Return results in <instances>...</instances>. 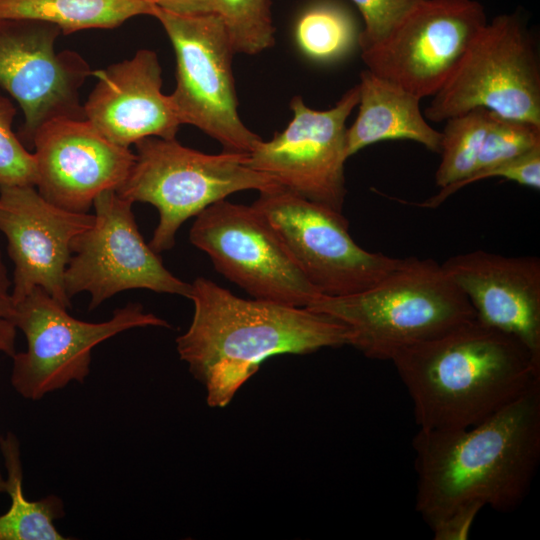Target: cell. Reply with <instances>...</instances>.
<instances>
[{
  "mask_svg": "<svg viewBox=\"0 0 540 540\" xmlns=\"http://www.w3.org/2000/svg\"><path fill=\"white\" fill-rule=\"evenodd\" d=\"M358 114L347 128L346 154L387 140H411L440 153L442 133L430 126L421 99L365 69L360 73Z\"/></svg>",
  "mask_w": 540,
  "mask_h": 540,
  "instance_id": "19",
  "label": "cell"
},
{
  "mask_svg": "<svg viewBox=\"0 0 540 540\" xmlns=\"http://www.w3.org/2000/svg\"><path fill=\"white\" fill-rule=\"evenodd\" d=\"M358 101V85L327 110L312 109L302 97H293V117L287 127L271 140H259L247 154V164L273 177L280 186L343 212L346 121Z\"/></svg>",
  "mask_w": 540,
  "mask_h": 540,
  "instance_id": "13",
  "label": "cell"
},
{
  "mask_svg": "<svg viewBox=\"0 0 540 540\" xmlns=\"http://www.w3.org/2000/svg\"><path fill=\"white\" fill-rule=\"evenodd\" d=\"M11 281L0 250V352L13 357L16 353L15 303L12 297Z\"/></svg>",
  "mask_w": 540,
  "mask_h": 540,
  "instance_id": "30",
  "label": "cell"
},
{
  "mask_svg": "<svg viewBox=\"0 0 540 540\" xmlns=\"http://www.w3.org/2000/svg\"><path fill=\"white\" fill-rule=\"evenodd\" d=\"M419 429H465L540 383V358L477 318L392 359Z\"/></svg>",
  "mask_w": 540,
  "mask_h": 540,
  "instance_id": "3",
  "label": "cell"
},
{
  "mask_svg": "<svg viewBox=\"0 0 540 540\" xmlns=\"http://www.w3.org/2000/svg\"><path fill=\"white\" fill-rule=\"evenodd\" d=\"M482 323L508 333L540 358V259L484 250L441 264Z\"/></svg>",
  "mask_w": 540,
  "mask_h": 540,
  "instance_id": "17",
  "label": "cell"
},
{
  "mask_svg": "<svg viewBox=\"0 0 540 540\" xmlns=\"http://www.w3.org/2000/svg\"><path fill=\"white\" fill-rule=\"evenodd\" d=\"M271 5V0H212L235 54L256 55L275 44Z\"/></svg>",
  "mask_w": 540,
  "mask_h": 540,
  "instance_id": "24",
  "label": "cell"
},
{
  "mask_svg": "<svg viewBox=\"0 0 540 540\" xmlns=\"http://www.w3.org/2000/svg\"><path fill=\"white\" fill-rule=\"evenodd\" d=\"M16 112L12 101L0 94V186H36L34 154L12 130Z\"/></svg>",
  "mask_w": 540,
  "mask_h": 540,
  "instance_id": "26",
  "label": "cell"
},
{
  "mask_svg": "<svg viewBox=\"0 0 540 540\" xmlns=\"http://www.w3.org/2000/svg\"><path fill=\"white\" fill-rule=\"evenodd\" d=\"M176 56V87L169 95L182 124L195 126L218 141L223 151L248 154L261 138L238 112L232 70L235 54L220 18L214 13L177 15L158 6Z\"/></svg>",
  "mask_w": 540,
  "mask_h": 540,
  "instance_id": "8",
  "label": "cell"
},
{
  "mask_svg": "<svg viewBox=\"0 0 540 540\" xmlns=\"http://www.w3.org/2000/svg\"><path fill=\"white\" fill-rule=\"evenodd\" d=\"M97 83L83 105L85 119L108 141L129 148L146 137L174 139L181 125L155 51L93 70Z\"/></svg>",
  "mask_w": 540,
  "mask_h": 540,
  "instance_id": "18",
  "label": "cell"
},
{
  "mask_svg": "<svg viewBox=\"0 0 540 540\" xmlns=\"http://www.w3.org/2000/svg\"><path fill=\"white\" fill-rule=\"evenodd\" d=\"M306 308L331 317L348 345L370 359L389 360L418 343L476 318L463 291L433 259L403 258L372 287L347 296L321 295Z\"/></svg>",
  "mask_w": 540,
  "mask_h": 540,
  "instance_id": "4",
  "label": "cell"
},
{
  "mask_svg": "<svg viewBox=\"0 0 540 540\" xmlns=\"http://www.w3.org/2000/svg\"><path fill=\"white\" fill-rule=\"evenodd\" d=\"M156 7L150 0H0V19L48 22L68 35L117 28L134 16H153Z\"/></svg>",
  "mask_w": 540,
  "mask_h": 540,
  "instance_id": "20",
  "label": "cell"
},
{
  "mask_svg": "<svg viewBox=\"0 0 540 540\" xmlns=\"http://www.w3.org/2000/svg\"><path fill=\"white\" fill-rule=\"evenodd\" d=\"M487 21L475 0H421L361 57L373 74L420 99L433 96Z\"/></svg>",
  "mask_w": 540,
  "mask_h": 540,
  "instance_id": "12",
  "label": "cell"
},
{
  "mask_svg": "<svg viewBox=\"0 0 540 540\" xmlns=\"http://www.w3.org/2000/svg\"><path fill=\"white\" fill-rule=\"evenodd\" d=\"M363 18L358 35L361 51L382 41L402 17L421 0H351Z\"/></svg>",
  "mask_w": 540,
  "mask_h": 540,
  "instance_id": "28",
  "label": "cell"
},
{
  "mask_svg": "<svg viewBox=\"0 0 540 540\" xmlns=\"http://www.w3.org/2000/svg\"><path fill=\"white\" fill-rule=\"evenodd\" d=\"M94 215L71 212L44 199L35 186H0V231L14 263V303L36 287L66 308L71 299L64 284L71 242L87 230Z\"/></svg>",
  "mask_w": 540,
  "mask_h": 540,
  "instance_id": "15",
  "label": "cell"
},
{
  "mask_svg": "<svg viewBox=\"0 0 540 540\" xmlns=\"http://www.w3.org/2000/svg\"><path fill=\"white\" fill-rule=\"evenodd\" d=\"M432 97L424 117L433 122L481 107L540 126V64L522 13L487 21Z\"/></svg>",
  "mask_w": 540,
  "mask_h": 540,
  "instance_id": "6",
  "label": "cell"
},
{
  "mask_svg": "<svg viewBox=\"0 0 540 540\" xmlns=\"http://www.w3.org/2000/svg\"><path fill=\"white\" fill-rule=\"evenodd\" d=\"M190 242L216 270L255 299L307 307L323 295L252 206L218 201L196 216Z\"/></svg>",
  "mask_w": 540,
  "mask_h": 540,
  "instance_id": "10",
  "label": "cell"
},
{
  "mask_svg": "<svg viewBox=\"0 0 540 540\" xmlns=\"http://www.w3.org/2000/svg\"><path fill=\"white\" fill-rule=\"evenodd\" d=\"M539 148V125L491 112L475 171L512 161Z\"/></svg>",
  "mask_w": 540,
  "mask_h": 540,
  "instance_id": "25",
  "label": "cell"
},
{
  "mask_svg": "<svg viewBox=\"0 0 540 540\" xmlns=\"http://www.w3.org/2000/svg\"><path fill=\"white\" fill-rule=\"evenodd\" d=\"M190 326L176 339L179 357L206 390L210 407L227 406L268 358L309 354L349 343L337 320L296 307L243 299L208 278L191 283Z\"/></svg>",
  "mask_w": 540,
  "mask_h": 540,
  "instance_id": "2",
  "label": "cell"
},
{
  "mask_svg": "<svg viewBox=\"0 0 540 540\" xmlns=\"http://www.w3.org/2000/svg\"><path fill=\"white\" fill-rule=\"evenodd\" d=\"M294 35L305 56L330 62L346 55L358 43L359 33L347 10L332 2H319L301 13Z\"/></svg>",
  "mask_w": 540,
  "mask_h": 540,
  "instance_id": "22",
  "label": "cell"
},
{
  "mask_svg": "<svg viewBox=\"0 0 540 540\" xmlns=\"http://www.w3.org/2000/svg\"><path fill=\"white\" fill-rule=\"evenodd\" d=\"M32 148L39 194L77 213H87L101 192L117 190L135 160L130 148L108 141L86 119L45 123Z\"/></svg>",
  "mask_w": 540,
  "mask_h": 540,
  "instance_id": "16",
  "label": "cell"
},
{
  "mask_svg": "<svg viewBox=\"0 0 540 540\" xmlns=\"http://www.w3.org/2000/svg\"><path fill=\"white\" fill-rule=\"evenodd\" d=\"M67 309L40 287L15 303L14 321L26 338V350L12 357L10 383L27 400L38 401L71 382L84 383L92 350L101 342L132 328H170L140 303L115 309L103 322L79 320Z\"/></svg>",
  "mask_w": 540,
  "mask_h": 540,
  "instance_id": "7",
  "label": "cell"
},
{
  "mask_svg": "<svg viewBox=\"0 0 540 540\" xmlns=\"http://www.w3.org/2000/svg\"><path fill=\"white\" fill-rule=\"evenodd\" d=\"M252 206L277 233L291 257L321 294L347 296L394 271L403 258L369 252L349 233L343 212L280 185L260 191Z\"/></svg>",
  "mask_w": 540,
  "mask_h": 540,
  "instance_id": "9",
  "label": "cell"
},
{
  "mask_svg": "<svg viewBox=\"0 0 540 540\" xmlns=\"http://www.w3.org/2000/svg\"><path fill=\"white\" fill-rule=\"evenodd\" d=\"M483 508L478 503L460 506L429 524L435 540H466L472 524Z\"/></svg>",
  "mask_w": 540,
  "mask_h": 540,
  "instance_id": "29",
  "label": "cell"
},
{
  "mask_svg": "<svg viewBox=\"0 0 540 540\" xmlns=\"http://www.w3.org/2000/svg\"><path fill=\"white\" fill-rule=\"evenodd\" d=\"M134 145V163L116 192L158 210L159 222L149 243L158 254L171 249L180 226L208 206L235 192H260L279 185L273 177L252 169L247 154H206L175 138L146 137Z\"/></svg>",
  "mask_w": 540,
  "mask_h": 540,
  "instance_id": "5",
  "label": "cell"
},
{
  "mask_svg": "<svg viewBox=\"0 0 540 540\" xmlns=\"http://www.w3.org/2000/svg\"><path fill=\"white\" fill-rule=\"evenodd\" d=\"M159 8L177 15L213 13L212 0H150Z\"/></svg>",
  "mask_w": 540,
  "mask_h": 540,
  "instance_id": "31",
  "label": "cell"
},
{
  "mask_svg": "<svg viewBox=\"0 0 540 540\" xmlns=\"http://www.w3.org/2000/svg\"><path fill=\"white\" fill-rule=\"evenodd\" d=\"M6 491V478L3 477L2 472L0 470V494L5 493Z\"/></svg>",
  "mask_w": 540,
  "mask_h": 540,
  "instance_id": "32",
  "label": "cell"
},
{
  "mask_svg": "<svg viewBox=\"0 0 540 540\" xmlns=\"http://www.w3.org/2000/svg\"><path fill=\"white\" fill-rule=\"evenodd\" d=\"M61 34L48 22L0 19V87L23 111L17 136L28 148L45 123L85 119L79 91L93 70L77 52L56 51Z\"/></svg>",
  "mask_w": 540,
  "mask_h": 540,
  "instance_id": "14",
  "label": "cell"
},
{
  "mask_svg": "<svg viewBox=\"0 0 540 540\" xmlns=\"http://www.w3.org/2000/svg\"><path fill=\"white\" fill-rule=\"evenodd\" d=\"M490 117L491 111L478 107L446 120L435 173L437 186L442 188L475 171Z\"/></svg>",
  "mask_w": 540,
  "mask_h": 540,
  "instance_id": "23",
  "label": "cell"
},
{
  "mask_svg": "<svg viewBox=\"0 0 540 540\" xmlns=\"http://www.w3.org/2000/svg\"><path fill=\"white\" fill-rule=\"evenodd\" d=\"M492 177H501L509 181L516 182L520 185L539 190L540 148L535 149L530 153L512 161L477 170L462 180L442 187L437 194L426 199L422 203H418L417 205L423 208H436L450 195L461 188L477 181Z\"/></svg>",
  "mask_w": 540,
  "mask_h": 540,
  "instance_id": "27",
  "label": "cell"
},
{
  "mask_svg": "<svg viewBox=\"0 0 540 540\" xmlns=\"http://www.w3.org/2000/svg\"><path fill=\"white\" fill-rule=\"evenodd\" d=\"M0 451L6 468V491L9 509L0 515V540H65L55 521L65 515L60 497L51 494L28 500L23 492V469L20 443L12 432L0 436Z\"/></svg>",
  "mask_w": 540,
  "mask_h": 540,
  "instance_id": "21",
  "label": "cell"
},
{
  "mask_svg": "<svg viewBox=\"0 0 540 540\" xmlns=\"http://www.w3.org/2000/svg\"><path fill=\"white\" fill-rule=\"evenodd\" d=\"M412 443L415 507L428 525L471 503L512 512L540 461V383L476 425L419 429Z\"/></svg>",
  "mask_w": 540,
  "mask_h": 540,
  "instance_id": "1",
  "label": "cell"
},
{
  "mask_svg": "<svg viewBox=\"0 0 540 540\" xmlns=\"http://www.w3.org/2000/svg\"><path fill=\"white\" fill-rule=\"evenodd\" d=\"M132 205L116 190L101 192L93 202V224L71 242L72 255L64 275L65 291L70 299L88 292L89 310L128 289H148L189 298L191 284L168 271L158 253L144 241Z\"/></svg>",
  "mask_w": 540,
  "mask_h": 540,
  "instance_id": "11",
  "label": "cell"
}]
</instances>
